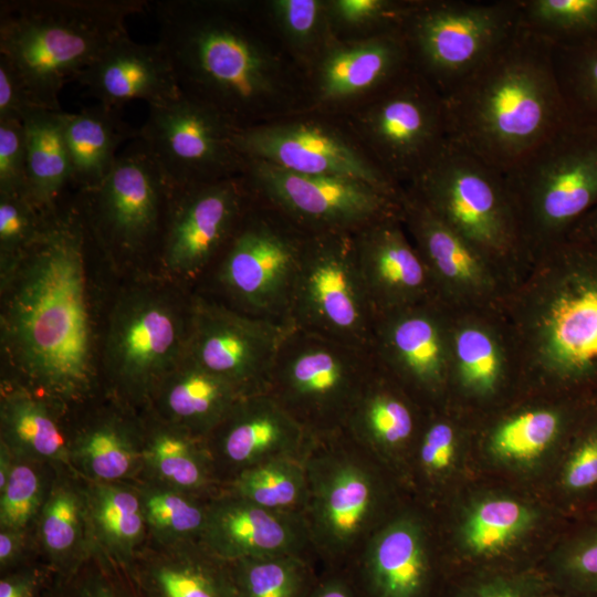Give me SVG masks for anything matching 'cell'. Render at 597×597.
<instances>
[{"mask_svg": "<svg viewBox=\"0 0 597 597\" xmlns=\"http://www.w3.org/2000/svg\"><path fill=\"white\" fill-rule=\"evenodd\" d=\"M86 237L77 208L56 210L1 280L2 343L14 366L53 402L82 399L95 378Z\"/></svg>", "mask_w": 597, "mask_h": 597, "instance_id": "obj_1", "label": "cell"}, {"mask_svg": "<svg viewBox=\"0 0 597 597\" xmlns=\"http://www.w3.org/2000/svg\"><path fill=\"white\" fill-rule=\"evenodd\" d=\"M442 98L448 139L503 174L567 116L553 46L521 23Z\"/></svg>", "mask_w": 597, "mask_h": 597, "instance_id": "obj_2", "label": "cell"}, {"mask_svg": "<svg viewBox=\"0 0 597 597\" xmlns=\"http://www.w3.org/2000/svg\"><path fill=\"white\" fill-rule=\"evenodd\" d=\"M158 43L186 96L208 105L237 127L279 92L276 66L243 21L237 4L160 0L151 4Z\"/></svg>", "mask_w": 597, "mask_h": 597, "instance_id": "obj_3", "label": "cell"}, {"mask_svg": "<svg viewBox=\"0 0 597 597\" xmlns=\"http://www.w3.org/2000/svg\"><path fill=\"white\" fill-rule=\"evenodd\" d=\"M145 0H2L0 57L36 107L62 111L60 93L117 42Z\"/></svg>", "mask_w": 597, "mask_h": 597, "instance_id": "obj_4", "label": "cell"}, {"mask_svg": "<svg viewBox=\"0 0 597 597\" xmlns=\"http://www.w3.org/2000/svg\"><path fill=\"white\" fill-rule=\"evenodd\" d=\"M431 514L449 579L537 567L573 521L540 491L481 476Z\"/></svg>", "mask_w": 597, "mask_h": 597, "instance_id": "obj_5", "label": "cell"}, {"mask_svg": "<svg viewBox=\"0 0 597 597\" xmlns=\"http://www.w3.org/2000/svg\"><path fill=\"white\" fill-rule=\"evenodd\" d=\"M303 513L313 554L357 557L375 531L409 500L398 481L342 430L311 434L303 453Z\"/></svg>", "mask_w": 597, "mask_h": 597, "instance_id": "obj_6", "label": "cell"}, {"mask_svg": "<svg viewBox=\"0 0 597 597\" xmlns=\"http://www.w3.org/2000/svg\"><path fill=\"white\" fill-rule=\"evenodd\" d=\"M504 178L521 240L564 241L597 206V125L567 114Z\"/></svg>", "mask_w": 597, "mask_h": 597, "instance_id": "obj_7", "label": "cell"}, {"mask_svg": "<svg viewBox=\"0 0 597 597\" xmlns=\"http://www.w3.org/2000/svg\"><path fill=\"white\" fill-rule=\"evenodd\" d=\"M377 364L371 350L291 327L266 390L308 433L342 429Z\"/></svg>", "mask_w": 597, "mask_h": 597, "instance_id": "obj_8", "label": "cell"}, {"mask_svg": "<svg viewBox=\"0 0 597 597\" xmlns=\"http://www.w3.org/2000/svg\"><path fill=\"white\" fill-rule=\"evenodd\" d=\"M402 190L485 256L521 240L504 174L449 139Z\"/></svg>", "mask_w": 597, "mask_h": 597, "instance_id": "obj_9", "label": "cell"}, {"mask_svg": "<svg viewBox=\"0 0 597 597\" xmlns=\"http://www.w3.org/2000/svg\"><path fill=\"white\" fill-rule=\"evenodd\" d=\"M519 0L417 1L402 27L411 67L443 96L519 29Z\"/></svg>", "mask_w": 597, "mask_h": 597, "instance_id": "obj_10", "label": "cell"}, {"mask_svg": "<svg viewBox=\"0 0 597 597\" xmlns=\"http://www.w3.org/2000/svg\"><path fill=\"white\" fill-rule=\"evenodd\" d=\"M307 232L254 195L219 254L217 282L242 313L289 324L292 290Z\"/></svg>", "mask_w": 597, "mask_h": 597, "instance_id": "obj_11", "label": "cell"}, {"mask_svg": "<svg viewBox=\"0 0 597 597\" xmlns=\"http://www.w3.org/2000/svg\"><path fill=\"white\" fill-rule=\"evenodd\" d=\"M377 315L357 264L353 232L307 233L289 324L356 347H371Z\"/></svg>", "mask_w": 597, "mask_h": 597, "instance_id": "obj_12", "label": "cell"}, {"mask_svg": "<svg viewBox=\"0 0 597 597\" xmlns=\"http://www.w3.org/2000/svg\"><path fill=\"white\" fill-rule=\"evenodd\" d=\"M597 394L558 392L473 422L479 476L540 491Z\"/></svg>", "mask_w": 597, "mask_h": 597, "instance_id": "obj_13", "label": "cell"}, {"mask_svg": "<svg viewBox=\"0 0 597 597\" xmlns=\"http://www.w3.org/2000/svg\"><path fill=\"white\" fill-rule=\"evenodd\" d=\"M554 245L561 274L540 324L549 387L597 394V251L567 239Z\"/></svg>", "mask_w": 597, "mask_h": 597, "instance_id": "obj_14", "label": "cell"}, {"mask_svg": "<svg viewBox=\"0 0 597 597\" xmlns=\"http://www.w3.org/2000/svg\"><path fill=\"white\" fill-rule=\"evenodd\" d=\"M171 185L135 138L95 187L78 191L87 231L113 254L133 256L158 248L168 218Z\"/></svg>", "mask_w": 597, "mask_h": 597, "instance_id": "obj_15", "label": "cell"}, {"mask_svg": "<svg viewBox=\"0 0 597 597\" xmlns=\"http://www.w3.org/2000/svg\"><path fill=\"white\" fill-rule=\"evenodd\" d=\"M356 123L369 156L400 188L448 142L442 95L412 67L373 96Z\"/></svg>", "mask_w": 597, "mask_h": 597, "instance_id": "obj_16", "label": "cell"}, {"mask_svg": "<svg viewBox=\"0 0 597 597\" xmlns=\"http://www.w3.org/2000/svg\"><path fill=\"white\" fill-rule=\"evenodd\" d=\"M188 306L154 290H135L116 304L105 346L113 380L128 396L149 399L159 381L185 355Z\"/></svg>", "mask_w": 597, "mask_h": 597, "instance_id": "obj_17", "label": "cell"}, {"mask_svg": "<svg viewBox=\"0 0 597 597\" xmlns=\"http://www.w3.org/2000/svg\"><path fill=\"white\" fill-rule=\"evenodd\" d=\"M237 128L212 107L180 93L148 106L136 138L172 187H187L242 174L244 158L233 145Z\"/></svg>", "mask_w": 597, "mask_h": 597, "instance_id": "obj_18", "label": "cell"}, {"mask_svg": "<svg viewBox=\"0 0 597 597\" xmlns=\"http://www.w3.org/2000/svg\"><path fill=\"white\" fill-rule=\"evenodd\" d=\"M242 175L252 193L307 233L354 232L399 210V200L349 178L304 175L245 159Z\"/></svg>", "mask_w": 597, "mask_h": 597, "instance_id": "obj_19", "label": "cell"}, {"mask_svg": "<svg viewBox=\"0 0 597 597\" xmlns=\"http://www.w3.org/2000/svg\"><path fill=\"white\" fill-rule=\"evenodd\" d=\"M291 327L196 296L190 302L185 357L229 381L244 396L265 392L275 357Z\"/></svg>", "mask_w": 597, "mask_h": 597, "instance_id": "obj_20", "label": "cell"}, {"mask_svg": "<svg viewBox=\"0 0 597 597\" xmlns=\"http://www.w3.org/2000/svg\"><path fill=\"white\" fill-rule=\"evenodd\" d=\"M356 558L368 597H442L449 582L433 516L410 499Z\"/></svg>", "mask_w": 597, "mask_h": 597, "instance_id": "obj_21", "label": "cell"}, {"mask_svg": "<svg viewBox=\"0 0 597 597\" xmlns=\"http://www.w3.org/2000/svg\"><path fill=\"white\" fill-rule=\"evenodd\" d=\"M233 145L245 159H258L304 175L366 182L399 200L401 188L341 130L314 121L238 127Z\"/></svg>", "mask_w": 597, "mask_h": 597, "instance_id": "obj_22", "label": "cell"}, {"mask_svg": "<svg viewBox=\"0 0 597 597\" xmlns=\"http://www.w3.org/2000/svg\"><path fill=\"white\" fill-rule=\"evenodd\" d=\"M252 198L242 174L172 187L159 252L166 270L184 277L199 275L219 256Z\"/></svg>", "mask_w": 597, "mask_h": 597, "instance_id": "obj_23", "label": "cell"}, {"mask_svg": "<svg viewBox=\"0 0 597 597\" xmlns=\"http://www.w3.org/2000/svg\"><path fill=\"white\" fill-rule=\"evenodd\" d=\"M426 306L378 316L370 350L381 370L431 408L446 404L450 377L441 324Z\"/></svg>", "mask_w": 597, "mask_h": 597, "instance_id": "obj_24", "label": "cell"}, {"mask_svg": "<svg viewBox=\"0 0 597 597\" xmlns=\"http://www.w3.org/2000/svg\"><path fill=\"white\" fill-rule=\"evenodd\" d=\"M310 437L274 398L268 392H258L240 398L203 440L223 488L250 467L302 454Z\"/></svg>", "mask_w": 597, "mask_h": 597, "instance_id": "obj_25", "label": "cell"}, {"mask_svg": "<svg viewBox=\"0 0 597 597\" xmlns=\"http://www.w3.org/2000/svg\"><path fill=\"white\" fill-rule=\"evenodd\" d=\"M426 410L377 366L341 430L387 470L406 492L408 465Z\"/></svg>", "mask_w": 597, "mask_h": 597, "instance_id": "obj_26", "label": "cell"}, {"mask_svg": "<svg viewBox=\"0 0 597 597\" xmlns=\"http://www.w3.org/2000/svg\"><path fill=\"white\" fill-rule=\"evenodd\" d=\"M402 226L398 210L353 232L357 264L377 317L426 304L433 283Z\"/></svg>", "mask_w": 597, "mask_h": 597, "instance_id": "obj_27", "label": "cell"}, {"mask_svg": "<svg viewBox=\"0 0 597 597\" xmlns=\"http://www.w3.org/2000/svg\"><path fill=\"white\" fill-rule=\"evenodd\" d=\"M447 406L427 408L407 472L408 498L430 513L479 478L473 422Z\"/></svg>", "mask_w": 597, "mask_h": 597, "instance_id": "obj_28", "label": "cell"}, {"mask_svg": "<svg viewBox=\"0 0 597 597\" xmlns=\"http://www.w3.org/2000/svg\"><path fill=\"white\" fill-rule=\"evenodd\" d=\"M200 542L228 563L313 554L302 515L271 511L226 491L208 500Z\"/></svg>", "mask_w": 597, "mask_h": 597, "instance_id": "obj_29", "label": "cell"}, {"mask_svg": "<svg viewBox=\"0 0 597 597\" xmlns=\"http://www.w3.org/2000/svg\"><path fill=\"white\" fill-rule=\"evenodd\" d=\"M410 69L402 30L358 41H329L316 70V95L329 104L373 97Z\"/></svg>", "mask_w": 597, "mask_h": 597, "instance_id": "obj_30", "label": "cell"}, {"mask_svg": "<svg viewBox=\"0 0 597 597\" xmlns=\"http://www.w3.org/2000/svg\"><path fill=\"white\" fill-rule=\"evenodd\" d=\"M128 569L144 597H235L230 563L200 541L148 537Z\"/></svg>", "mask_w": 597, "mask_h": 597, "instance_id": "obj_31", "label": "cell"}, {"mask_svg": "<svg viewBox=\"0 0 597 597\" xmlns=\"http://www.w3.org/2000/svg\"><path fill=\"white\" fill-rule=\"evenodd\" d=\"M98 104L121 109L132 101L151 105L180 95L172 66L159 43L117 42L76 80Z\"/></svg>", "mask_w": 597, "mask_h": 597, "instance_id": "obj_32", "label": "cell"}, {"mask_svg": "<svg viewBox=\"0 0 597 597\" xmlns=\"http://www.w3.org/2000/svg\"><path fill=\"white\" fill-rule=\"evenodd\" d=\"M243 396L235 386L184 355L149 399L165 425L205 439Z\"/></svg>", "mask_w": 597, "mask_h": 597, "instance_id": "obj_33", "label": "cell"}, {"mask_svg": "<svg viewBox=\"0 0 597 597\" xmlns=\"http://www.w3.org/2000/svg\"><path fill=\"white\" fill-rule=\"evenodd\" d=\"M399 212L433 283L463 290L485 283V255L402 189Z\"/></svg>", "mask_w": 597, "mask_h": 597, "instance_id": "obj_34", "label": "cell"}, {"mask_svg": "<svg viewBox=\"0 0 597 597\" xmlns=\"http://www.w3.org/2000/svg\"><path fill=\"white\" fill-rule=\"evenodd\" d=\"M82 485L91 549L128 566L149 536L137 486L88 480Z\"/></svg>", "mask_w": 597, "mask_h": 597, "instance_id": "obj_35", "label": "cell"}, {"mask_svg": "<svg viewBox=\"0 0 597 597\" xmlns=\"http://www.w3.org/2000/svg\"><path fill=\"white\" fill-rule=\"evenodd\" d=\"M0 423L1 442L15 459L71 467L70 440L44 396L21 386L2 388Z\"/></svg>", "mask_w": 597, "mask_h": 597, "instance_id": "obj_36", "label": "cell"}, {"mask_svg": "<svg viewBox=\"0 0 597 597\" xmlns=\"http://www.w3.org/2000/svg\"><path fill=\"white\" fill-rule=\"evenodd\" d=\"M72 167L71 184L80 191L97 186L111 171L119 145L136 138L119 109L97 104L76 113H60Z\"/></svg>", "mask_w": 597, "mask_h": 597, "instance_id": "obj_37", "label": "cell"}, {"mask_svg": "<svg viewBox=\"0 0 597 597\" xmlns=\"http://www.w3.org/2000/svg\"><path fill=\"white\" fill-rule=\"evenodd\" d=\"M143 468L150 481L200 498L222 490L205 440L165 423L144 437Z\"/></svg>", "mask_w": 597, "mask_h": 597, "instance_id": "obj_38", "label": "cell"}, {"mask_svg": "<svg viewBox=\"0 0 597 597\" xmlns=\"http://www.w3.org/2000/svg\"><path fill=\"white\" fill-rule=\"evenodd\" d=\"M144 437L117 417L97 419L70 440V464L83 480L122 482L143 468Z\"/></svg>", "mask_w": 597, "mask_h": 597, "instance_id": "obj_39", "label": "cell"}, {"mask_svg": "<svg viewBox=\"0 0 597 597\" xmlns=\"http://www.w3.org/2000/svg\"><path fill=\"white\" fill-rule=\"evenodd\" d=\"M540 492L570 520L597 501V399L570 436Z\"/></svg>", "mask_w": 597, "mask_h": 597, "instance_id": "obj_40", "label": "cell"}, {"mask_svg": "<svg viewBox=\"0 0 597 597\" xmlns=\"http://www.w3.org/2000/svg\"><path fill=\"white\" fill-rule=\"evenodd\" d=\"M60 113L35 107L22 121L29 198L45 213L57 210L59 198L72 177Z\"/></svg>", "mask_w": 597, "mask_h": 597, "instance_id": "obj_41", "label": "cell"}, {"mask_svg": "<svg viewBox=\"0 0 597 597\" xmlns=\"http://www.w3.org/2000/svg\"><path fill=\"white\" fill-rule=\"evenodd\" d=\"M42 548L66 569L90 551L83 485L64 478L52 483L38 516Z\"/></svg>", "mask_w": 597, "mask_h": 597, "instance_id": "obj_42", "label": "cell"}, {"mask_svg": "<svg viewBox=\"0 0 597 597\" xmlns=\"http://www.w3.org/2000/svg\"><path fill=\"white\" fill-rule=\"evenodd\" d=\"M303 453L250 467L229 480L221 491L271 511L303 516L308 493Z\"/></svg>", "mask_w": 597, "mask_h": 597, "instance_id": "obj_43", "label": "cell"}, {"mask_svg": "<svg viewBox=\"0 0 597 597\" xmlns=\"http://www.w3.org/2000/svg\"><path fill=\"white\" fill-rule=\"evenodd\" d=\"M540 568L565 597H597V513L573 520Z\"/></svg>", "mask_w": 597, "mask_h": 597, "instance_id": "obj_44", "label": "cell"}, {"mask_svg": "<svg viewBox=\"0 0 597 597\" xmlns=\"http://www.w3.org/2000/svg\"><path fill=\"white\" fill-rule=\"evenodd\" d=\"M137 490L148 537L161 542L200 541L209 499L150 480L138 484Z\"/></svg>", "mask_w": 597, "mask_h": 597, "instance_id": "obj_45", "label": "cell"}, {"mask_svg": "<svg viewBox=\"0 0 597 597\" xmlns=\"http://www.w3.org/2000/svg\"><path fill=\"white\" fill-rule=\"evenodd\" d=\"M452 350L455 389L462 398L483 405L496 399L502 389L503 368L491 335L479 327H463L453 337Z\"/></svg>", "mask_w": 597, "mask_h": 597, "instance_id": "obj_46", "label": "cell"}, {"mask_svg": "<svg viewBox=\"0 0 597 597\" xmlns=\"http://www.w3.org/2000/svg\"><path fill=\"white\" fill-rule=\"evenodd\" d=\"M520 23L553 46L597 38V0H519Z\"/></svg>", "mask_w": 597, "mask_h": 597, "instance_id": "obj_47", "label": "cell"}, {"mask_svg": "<svg viewBox=\"0 0 597 597\" xmlns=\"http://www.w3.org/2000/svg\"><path fill=\"white\" fill-rule=\"evenodd\" d=\"M235 597H304L306 555H272L230 563Z\"/></svg>", "mask_w": 597, "mask_h": 597, "instance_id": "obj_48", "label": "cell"}, {"mask_svg": "<svg viewBox=\"0 0 597 597\" xmlns=\"http://www.w3.org/2000/svg\"><path fill=\"white\" fill-rule=\"evenodd\" d=\"M553 63L567 114L597 125V38L553 46Z\"/></svg>", "mask_w": 597, "mask_h": 597, "instance_id": "obj_49", "label": "cell"}, {"mask_svg": "<svg viewBox=\"0 0 597 597\" xmlns=\"http://www.w3.org/2000/svg\"><path fill=\"white\" fill-rule=\"evenodd\" d=\"M52 597H144L128 566L91 549L67 569Z\"/></svg>", "mask_w": 597, "mask_h": 597, "instance_id": "obj_50", "label": "cell"}, {"mask_svg": "<svg viewBox=\"0 0 597 597\" xmlns=\"http://www.w3.org/2000/svg\"><path fill=\"white\" fill-rule=\"evenodd\" d=\"M52 213L43 212L28 196L0 193L1 280L11 273L39 238Z\"/></svg>", "mask_w": 597, "mask_h": 597, "instance_id": "obj_51", "label": "cell"}, {"mask_svg": "<svg viewBox=\"0 0 597 597\" xmlns=\"http://www.w3.org/2000/svg\"><path fill=\"white\" fill-rule=\"evenodd\" d=\"M442 597H565L537 567L451 578Z\"/></svg>", "mask_w": 597, "mask_h": 597, "instance_id": "obj_52", "label": "cell"}, {"mask_svg": "<svg viewBox=\"0 0 597 597\" xmlns=\"http://www.w3.org/2000/svg\"><path fill=\"white\" fill-rule=\"evenodd\" d=\"M42 464L15 459L9 480L0 491V527L27 531L38 519L48 491Z\"/></svg>", "mask_w": 597, "mask_h": 597, "instance_id": "obj_53", "label": "cell"}, {"mask_svg": "<svg viewBox=\"0 0 597 597\" xmlns=\"http://www.w3.org/2000/svg\"><path fill=\"white\" fill-rule=\"evenodd\" d=\"M327 2L331 29L362 31L366 36L402 30L417 1L332 0Z\"/></svg>", "mask_w": 597, "mask_h": 597, "instance_id": "obj_54", "label": "cell"}, {"mask_svg": "<svg viewBox=\"0 0 597 597\" xmlns=\"http://www.w3.org/2000/svg\"><path fill=\"white\" fill-rule=\"evenodd\" d=\"M272 14L286 40L296 49L311 50L327 44L331 24L327 2L320 0H274Z\"/></svg>", "mask_w": 597, "mask_h": 597, "instance_id": "obj_55", "label": "cell"}, {"mask_svg": "<svg viewBox=\"0 0 597 597\" xmlns=\"http://www.w3.org/2000/svg\"><path fill=\"white\" fill-rule=\"evenodd\" d=\"M0 193L29 197L25 133L22 121H0Z\"/></svg>", "mask_w": 597, "mask_h": 597, "instance_id": "obj_56", "label": "cell"}, {"mask_svg": "<svg viewBox=\"0 0 597 597\" xmlns=\"http://www.w3.org/2000/svg\"><path fill=\"white\" fill-rule=\"evenodd\" d=\"M35 107L15 72L0 57V121H23Z\"/></svg>", "mask_w": 597, "mask_h": 597, "instance_id": "obj_57", "label": "cell"}, {"mask_svg": "<svg viewBox=\"0 0 597 597\" xmlns=\"http://www.w3.org/2000/svg\"><path fill=\"white\" fill-rule=\"evenodd\" d=\"M25 542V531L0 527V565L7 567L21 555Z\"/></svg>", "mask_w": 597, "mask_h": 597, "instance_id": "obj_58", "label": "cell"}, {"mask_svg": "<svg viewBox=\"0 0 597 597\" xmlns=\"http://www.w3.org/2000/svg\"><path fill=\"white\" fill-rule=\"evenodd\" d=\"M566 239L597 251V206L574 226Z\"/></svg>", "mask_w": 597, "mask_h": 597, "instance_id": "obj_59", "label": "cell"}, {"mask_svg": "<svg viewBox=\"0 0 597 597\" xmlns=\"http://www.w3.org/2000/svg\"><path fill=\"white\" fill-rule=\"evenodd\" d=\"M33 588L31 575L9 576L0 582V597H31Z\"/></svg>", "mask_w": 597, "mask_h": 597, "instance_id": "obj_60", "label": "cell"}, {"mask_svg": "<svg viewBox=\"0 0 597 597\" xmlns=\"http://www.w3.org/2000/svg\"><path fill=\"white\" fill-rule=\"evenodd\" d=\"M306 597H354L352 589L347 584L338 578L323 582Z\"/></svg>", "mask_w": 597, "mask_h": 597, "instance_id": "obj_61", "label": "cell"}, {"mask_svg": "<svg viewBox=\"0 0 597 597\" xmlns=\"http://www.w3.org/2000/svg\"><path fill=\"white\" fill-rule=\"evenodd\" d=\"M15 458L6 444L0 442V491L6 486Z\"/></svg>", "mask_w": 597, "mask_h": 597, "instance_id": "obj_62", "label": "cell"}, {"mask_svg": "<svg viewBox=\"0 0 597 597\" xmlns=\"http://www.w3.org/2000/svg\"><path fill=\"white\" fill-rule=\"evenodd\" d=\"M593 513H597V501L590 506V509L584 514H593ZM583 516V515H582ZM580 517V516H579ZM578 519V517H577Z\"/></svg>", "mask_w": 597, "mask_h": 597, "instance_id": "obj_63", "label": "cell"}]
</instances>
